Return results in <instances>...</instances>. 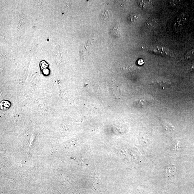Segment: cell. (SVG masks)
I'll return each instance as SVG.
<instances>
[{"label": "cell", "instance_id": "cell-1", "mask_svg": "<svg viewBox=\"0 0 194 194\" xmlns=\"http://www.w3.org/2000/svg\"><path fill=\"white\" fill-rule=\"evenodd\" d=\"M147 51L153 54L163 56H172V53L170 50L165 47L155 46L147 48Z\"/></svg>", "mask_w": 194, "mask_h": 194}, {"label": "cell", "instance_id": "cell-2", "mask_svg": "<svg viewBox=\"0 0 194 194\" xmlns=\"http://www.w3.org/2000/svg\"><path fill=\"white\" fill-rule=\"evenodd\" d=\"M91 188L97 194H103L104 188L101 182L97 179H92L91 180Z\"/></svg>", "mask_w": 194, "mask_h": 194}, {"label": "cell", "instance_id": "cell-3", "mask_svg": "<svg viewBox=\"0 0 194 194\" xmlns=\"http://www.w3.org/2000/svg\"><path fill=\"white\" fill-rule=\"evenodd\" d=\"M113 17V13L111 10H102L99 15V18L101 21L105 23L111 21Z\"/></svg>", "mask_w": 194, "mask_h": 194}, {"label": "cell", "instance_id": "cell-4", "mask_svg": "<svg viewBox=\"0 0 194 194\" xmlns=\"http://www.w3.org/2000/svg\"><path fill=\"white\" fill-rule=\"evenodd\" d=\"M152 102V100L150 99H140L137 100L136 101L134 102V106L137 108L145 107Z\"/></svg>", "mask_w": 194, "mask_h": 194}, {"label": "cell", "instance_id": "cell-5", "mask_svg": "<svg viewBox=\"0 0 194 194\" xmlns=\"http://www.w3.org/2000/svg\"><path fill=\"white\" fill-rule=\"evenodd\" d=\"M157 23V18H151L148 20L144 24L143 27L145 30L152 29L155 27Z\"/></svg>", "mask_w": 194, "mask_h": 194}, {"label": "cell", "instance_id": "cell-6", "mask_svg": "<svg viewBox=\"0 0 194 194\" xmlns=\"http://www.w3.org/2000/svg\"><path fill=\"white\" fill-rule=\"evenodd\" d=\"M110 34L114 38L118 39L121 35V31L117 26H114L110 30Z\"/></svg>", "mask_w": 194, "mask_h": 194}, {"label": "cell", "instance_id": "cell-7", "mask_svg": "<svg viewBox=\"0 0 194 194\" xmlns=\"http://www.w3.org/2000/svg\"><path fill=\"white\" fill-rule=\"evenodd\" d=\"M139 17L138 15L136 14H131L128 16L127 21L128 23L134 24L138 21Z\"/></svg>", "mask_w": 194, "mask_h": 194}, {"label": "cell", "instance_id": "cell-8", "mask_svg": "<svg viewBox=\"0 0 194 194\" xmlns=\"http://www.w3.org/2000/svg\"><path fill=\"white\" fill-rule=\"evenodd\" d=\"M155 84L160 86L161 87H165L171 84L170 81L168 79H163V80H158L154 82Z\"/></svg>", "mask_w": 194, "mask_h": 194}, {"label": "cell", "instance_id": "cell-9", "mask_svg": "<svg viewBox=\"0 0 194 194\" xmlns=\"http://www.w3.org/2000/svg\"><path fill=\"white\" fill-rule=\"evenodd\" d=\"M187 17L186 15L185 14H183L178 18L177 23L178 24V26L181 27L184 24L187 20Z\"/></svg>", "mask_w": 194, "mask_h": 194}, {"label": "cell", "instance_id": "cell-10", "mask_svg": "<svg viewBox=\"0 0 194 194\" xmlns=\"http://www.w3.org/2000/svg\"><path fill=\"white\" fill-rule=\"evenodd\" d=\"M185 58L187 60H191L194 58V48L188 52L186 55Z\"/></svg>", "mask_w": 194, "mask_h": 194}, {"label": "cell", "instance_id": "cell-11", "mask_svg": "<svg viewBox=\"0 0 194 194\" xmlns=\"http://www.w3.org/2000/svg\"><path fill=\"white\" fill-rule=\"evenodd\" d=\"M138 3L139 4V5L143 8H146L147 7H149V4H150L147 1H140Z\"/></svg>", "mask_w": 194, "mask_h": 194}, {"label": "cell", "instance_id": "cell-12", "mask_svg": "<svg viewBox=\"0 0 194 194\" xmlns=\"http://www.w3.org/2000/svg\"><path fill=\"white\" fill-rule=\"evenodd\" d=\"M144 61L143 59H140L138 61V65H142L144 64Z\"/></svg>", "mask_w": 194, "mask_h": 194}]
</instances>
